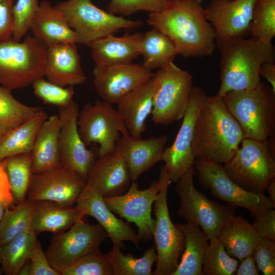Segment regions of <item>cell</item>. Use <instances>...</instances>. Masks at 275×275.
Here are the masks:
<instances>
[{"mask_svg":"<svg viewBox=\"0 0 275 275\" xmlns=\"http://www.w3.org/2000/svg\"><path fill=\"white\" fill-rule=\"evenodd\" d=\"M147 23L167 36L183 57L209 56L215 48L214 29L197 0L167 2L161 10L150 13Z\"/></svg>","mask_w":275,"mask_h":275,"instance_id":"6da1fadb","label":"cell"},{"mask_svg":"<svg viewBox=\"0 0 275 275\" xmlns=\"http://www.w3.org/2000/svg\"><path fill=\"white\" fill-rule=\"evenodd\" d=\"M244 138L242 127L222 97L217 95L207 96L195 127L191 146L195 158L226 163L234 156Z\"/></svg>","mask_w":275,"mask_h":275,"instance_id":"7a4b0ae2","label":"cell"},{"mask_svg":"<svg viewBox=\"0 0 275 275\" xmlns=\"http://www.w3.org/2000/svg\"><path fill=\"white\" fill-rule=\"evenodd\" d=\"M221 85L217 95L227 92L251 89L261 82L259 70L265 62L274 61L272 42L264 43L256 38H238L219 47Z\"/></svg>","mask_w":275,"mask_h":275,"instance_id":"3957f363","label":"cell"},{"mask_svg":"<svg viewBox=\"0 0 275 275\" xmlns=\"http://www.w3.org/2000/svg\"><path fill=\"white\" fill-rule=\"evenodd\" d=\"M222 98L245 138L266 141L275 135V92L271 86L261 81L253 89L231 91Z\"/></svg>","mask_w":275,"mask_h":275,"instance_id":"277c9868","label":"cell"},{"mask_svg":"<svg viewBox=\"0 0 275 275\" xmlns=\"http://www.w3.org/2000/svg\"><path fill=\"white\" fill-rule=\"evenodd\" d=\"M48 46L33 36L0 41V85L12 91L44 76Z\"/></svg>","mask_w":275,"mask_h":275,"instance_id":"5b68a950","label":"cell"},{"mask_svg":"<svg viewBox=\"0 0 275 275\" xmlns=\"http://www.w3.org/2000/svg\"><path fill=\"white\" fill-rule=\"evenodd\" d=\"M197 172L190 168L176 182V193L179 199L178 216L199 226L209 241L217 238L224 226L235 215L236 208L209 199L194 185Z\"/></svg>","mask_w":275,"mask_h":275,"instance_id":"8992f818","label":"cell"},{"mask_svg":"<svg viewBox=\"0 0 275 275\" xmlns=\"http://www.w3.org/2000/svg\"><path fill=\"white\" fill-rule=\"evenodd\" d=\"M54 7L64 15L77 35L79 43L88 46L121 30H134L144 25L142 21L126 19L105 11L91 0H67Z\"/></svg>","mask_w":275,"mask_h":275,"instance_id":"52a82bcc","label":"cell"},{"mask_svg":"<svg viewBox=\"0 0 275 275\" xmlns=\"http://www.w3.org/2000/svg\"><path fill=\"white\" fill-rule=\"evenodd\" d=\"M232 159L223 166L229 177L242 188L264 194L275 180V162L267 140L244 138Z\"/></svg>","mask_w":275,"mask_h":275,"instance_id":"ba28073f","label":"cell"},{"mask_svg":"<svg viewBox=\"0 0 275 275\" xmlns=\"http://www.w3.org/2000/svg\"><path fill=\"white\" fill-rule=\"evenodd\" d=\"M193 77L171 62L155 73L152 120L168 125L182 119L193 89Z\"/></svg>","mask_w":275,"mask_h":275,"instance_id":"9c48e42d","label":"cell"},{"mask_svg":"<svg viewBox=\"0 0 275 275\" xmlns=\"http://www.w3.org/2000/svg\"><path fill=\"white\" fill-rule=\"evenodd\" d=\"M161 181L158 196L154 202L156 224L153 232L157 255L154 275H172L177 269L185 246L182 230L170 218L167 202L168 188L172 182L164 166L160 169Z\"/></svg>","mask_w":275,"mask_h":275,"instance_id":"30bf717a","label":"cell"},{"mask_svg":"<svg viewBox=\"0 0 275 275\" xmlns=\"http://www.w3.org/2000/svg\"><path fill=\"white\" fill-rule=\"evenodd\" d=\"M194 167L201 185L210 189L212 196L235 208H245L254 217L268 209L275 208V203L264 194L248 191L235 183L222 164L196 158Z\"/></svg>","mask_w":275,"mask_h":275,"instance_id":"8fae6325","label":"cell"},{"mask_svg":"<svg viewBox=\"0 0 275 275\" xmlns=\"http://www.w3.org/2000/svg\"><path fill=\"white\" fill-rule=\"evenodd\" d=\"M77 128L79 135L87 147L98 143V156L114 151L121 135H130L121 117L112 105L105 101L84 104L79 111Z\"/></svg>","mask_w":275,"mask_h":275,"instance_id":"7c38bea8","label":"cell"},{"mask_svg":"<svg viewBox=\"0 0 275 275\" xmlns=\"http://www.w3.org/2000/svg\"><path fill=\"white\" fill-rule=\"evenodd\" d=\"M108 237L99 224H91L82 219L67 232L54 234L45 252L50 265L60 273L86 255L99 249Z\"/></svg>","mask_w":275,"mask_h":275,"instance_id":"4fadbf2b","label":"cell"},{"mask_svg":"<svg viewBox=\"0 0 275 275\" xmlns=\"http://www.w3.org/2000/svg\"><path fill=\"white\" fill-rule=\"evenodd\" d=\"M207 95L203 89L193 87L181 127L172 145L165 148L161 160L172 182L176 183L194 166L195 158L192 151L195 127L201 106Z\"/></svg>","mask_w":275,"mask_h":275,"instance_id":"5bb4252c","label":"cell"},{"mask_svg":"<svg viewBox=\"0 0 275 275\" xmlns=\"http://www.w3.org/2000/svg\"><path fill=\"white\" fill-rule=\"evenodd\" d=\"M161 184L159 177L144 190L138 188V183L132 181L128 189L123 194L103 197L109 209L125 218L127 223H133L138 228L141 240L151 239L156 220L151 216L152 206L157 198Z\"/></svg>","mask_w":275,"mask_h":275,"instance_id":"9a60e30c","label":"cell"},{"mask_svg":"<svg viewBox=\"0 0 275 275\" xmlns=\"http://www.w3.org/2000/svg\"><path fill=\"white\" fill-rule=\"evenodd\" d=\"M86 184L77 173L61 166L33 174L26 199L49 201L65 207H72Z\"/></svg>","mask_w":275,"mask_h":275,"instance_id":"2e32d148","label":"cell"},{"mask_svg":"<svg viewBox=\"0 0 275 275\" xmlns=\"http://www.w3.org/2000/svg\"><path fill=\"white\" fill-rule=\"evenodd\" d=\"M256 0H211L204 8L206 19L214 29L219 47L232 40L245 38L250 33Z\"/></svg>","mask_w":275,"mask_h":275,"instance_id":"e0dca14e","label":"cell"},{"mask_svg":"<svg viewBox=\"0 0 275 275\" xmlns=\"http://www.w3.org/2000/svg\"><path fill=\"white\" fill-rule=\"evenodd\" d=\"M93 85L97 94L111 104H117L132 90L155 74L142 64L132 63L111 65H95Z\"/></svg>","mask_w":275,"mask_h":275,"instance_id":"ac0fdd59","label":"cell"},{"mask_svg":"<svg viewBox=\"0 0 275 275\" xmlns=\"http://www.w3.org/2000/svg\"><path fill=\"white\" fill-rule=\"evenodd\" d=\"M78 113V105L74 101L59 109L60 156L62 166L86 180L98 153L88 149L79 135L77 123Z\"/></svg>","mask_w":275,"mask_h":275,"instance_id":"d6986e66","label":"cell"},{"mask_svg":"<svg viewBox=\"0 0 275 275\" xmlns=\"http://www.w3.org/2000/svg\"><path fill=\"white\" fill-rule=\"evenodd\" d=\"M75 207L84 215L95 218L107 234L113 244L122 248L123 241H131L138 249L142 240L129 224L117 218L105 203L104 198L93 187L86 184Z\"/></svg>","mask_w":275,"mask_h":275,"instance_id":"ffe728a7","label":"cell"},{"mask_svg":"<svg viewBox=\"0 0 275 275\" xmlns=\"http://www.w3.org/2000/svg\"><path fill=\"white\" fill-rule=\"evenodd\" d=\"M131 181L126 162L116 149L96 158L86 179V184L103 197L123 194L128 189Z\"/></svg>","mask_w":275,"mask_h":275,"instance_id":"44dd1931","label":"cell"},{"mask_svg":"<svg viewBox=\"0 0 275 275\" xmlns=\"http://www.w3.org/2000/svg\"><path fill=\"white\" fill-rule=\"evenodd\" d=\"M167 140V135L142 139L130 135H121L115 149L125 159L132 181L161 160Z\"/></svg>","mask_w":275,"mask_h":275,"instance_id":"7402d4cb","label":"cell"},{"mask_svg":"<svg viewBox=\"0 0 275 275\" xmlns=\"http://www.w3.org/2000/svg\"><path fill=\"white\" fill-rule=\"evenodd\" d=\"M44 76L49 81L63 87H74L86 81L76 43L48 46Z\"/></svg>","mask_w":275,"mask_h":275,"instance_id":"603a6c76","label":"cell"},{"mask_svg":"<svg viewBox=\"0 0 275 275\" xmlns=\"http://www.w3.org/2000/svg\"><path fill=\"white\" fill-rule=\"evenodd\" d=\"M143 34L126 33L120 37L111 35L89 46L92 58L97 65L132 63L141 56Z\"/></svg>","mask_w":275,"mask_h":275,"instance_id":"cb8c5ba5","label":"cell"},{"mask_svg":"<svg viewBox=\"0 0 275 275\" xmlns=\"http://www.w3.org/2000/svg\"><path fill=\"white\" fill-rule=\"evenodd\" d=\"M154 78L155 74L130 91L117 104V112L131 136L141 138L146 130V121L153 108Z\"/></svg>","mask_w":275,"mask_h":275,"instance_id":"d4e9b609","label":"cell"},{"mask_svg":"<svg viewBox=\"0 0 275 275\" xmlns=\"http://www.w3.org/2000/svg\"><path fill=\"white\" fill-rule=\"evenodd\" d=\"M33 36L47 46L62 43H79L78 37L64 15L48 1H42L32 21Z\"/></svg>","mask_w":275,"mask_h":275,"instance_id":"484cf974","label":"cell"},{"mask_svg":"<svg viewBox=\"0 0 275 275\" xmlns=\"http://www.w3.org/2000/svg\"><path fill=\"white\" fill-rule=\"evenodd\" d=\"M61 121L58 115L48 117L41 125L31 152L33 174L62 166L59 136Z\"/></svg>","mask_w":275,"mask_h":275,"instance_id":"4316f807","label":"cell"},{"mask_svg":"<svg viewBox=\"0 0 275 275\" xmlns=\"http://www.w3.org/2000/svg\"><path fill=\"white\" fill-rule=\"evenodd\" d=\"M217 239L230 256L241 261L253 255L262 237L253 224L243 217L234 215L222 228Z\"/></svg>","mask_w":275,"mask_h":275,"instance_id":"83f0119b","label":"cell"},{"mask_svg":"<svg viewBox=\"0 0 275 275\" xmlns=\"http://www.w3.org/2000/svg\"><path fill=\"white\" fill-rule=\"evenodd\" d=\"M35 202L31 229L36 235L44 232L64 231L84 216L76 207H65L49 201Z\"/></svg>","mask_w":275,"mask_h":275,"instance_id":"f1b7e54d","label":"cell"},{"mask_svg":"<svg viewBox=\"0 0 275 275\" xmlns=\"http://www.w3.org/2000/svg\"><path fill=\"white\" fill-rule=\"evenodd\" d=\"M176 225L182 231L185 246L180 260L172 275H203V262L209 244L206 234L198 225L189 222Z\"/></svg>","mask_w":275,"mask_h":275,"instance_id":"f546056e","label":"cell"},{"mask_svg":"<svg viewBox=\"0 0 275 275\" xmlns=\"http://www.w3.org/2000/svg\"><path fill=\"white\" fill-rule=\"evenodd\" d=\"M48 117L47 114L42 109L0 140V160L12 155L31 152L38 131Z\"/></svg>","mask_w":275,"mask_h":275,"instance_id":"4dcf8cb0","label":"cell"},{"mask_svg":"<svg viewBox=\"0 0 275 275\" xmlns=\"http://www.w3.org/2000/svg\"><path fill=\"white\" fill-rule=\"evenodd\" d=\"M178 52L171 40L152 29L143 35L141 53L143 65L149 70L159 69L173 62Z\"/></svg>","mask_w":275,"mask_h":275,"instance_id":"1f68e13d","label":"cell"},{"mask_svg":"<svg viewBox=\"0 0 275 275\" xmlns=\"http://www.w3.org/2000/svg\"><path fill=\"white\" fill-rule=\"evenodd\" d=\"M36 236L31 229L0 246L1 265L5 274L19 275L23 267L29 261L37 240Z\"/></svg>","mask_w":275,"mask_h":275,"instance_id":"d6a6232c","label":"cell"},{"mask_svg":"<svg viewBox=\"0 0 275 275\" xmlns=\"http://www.w3.org/2000/svg\"><path fill=\"white\" fill-rule=\"evenodd\" d=\"M11 92L0 85V140L42 109L41 107L30 106L19 102Z\"/></svg>","mask_w":275,"mask_h":275,"instance_id":"836d02e7","label":"cell"},{"mask_svg":"<svg viewBox=\"0 0 275 275\" xmlns=\"http://www.w3.org/2000/svg\"><path fill=\"white\" fill-rule=\"evenodd\" d=\"M120 248L113 244L107 253L113 275H152V267L157 260L155 246L146 250L142 257L136 258L132 255L124 254Z\"/></svg>","mask_w":275,"mask_h":275,"instance_id":"e575fe53","label":"cell"},{"mask_svg":"<svg viewBox=\"0 0 275 275\" xmlns=\"http://www.w3.org/2000/svg\"><path fill=\"white\" fill-rule=\"evenodd\" d=\"M35 202L25 199L7 208L0 222V246L31 229Z\"/></svg>","mask_w":275,"mask_h":275,"instance_id":"d590c367","label":"cell"},{"mask_svg":"<svg viewBox=\"0 0 275 275\" xmlns=\"http://www.w3.org/2000/svg\"><path fill=\"white\" fill-rule=\"evenodd\" d=\"M4 160L14 203L18 204L26 199L33 175L31 152L12 155Z\"/></svg>","mask_w":275,"mask_h":275,"instance_id":"8d00e7d4","label":"cell"},{"mask_svg":"<svg viewBox=\"0 0 275 275\" xmlns=\"http://www.w3.org/2000/svg\"><path fill=\"white\" fill-rule=\"evenodd\" d=\"M252 37L264 43L275 36V0H256L250 24Z\"/></svg>","mask_w":275,"mask_h":275,"instance_id":"74e56055","label":"cell"},{"mask_svg":"<svg viewBox=\"0 0 275 275\" xmlns=\"http://www.w3.org/2000/svg\"><path fill=\"white\" fill-rule=\"evenodd\" d=\"M239 260L230 256L217 238L209 241L204 257L203 275L234 274Z\"/></svg>","mask_w":275,"mask_h":275,"instance_id":"f35d334b","label":"cell"},{"mask_svg":"<svg viewBox=\"0 0 275 275\" xmlns=\"http://www.w3.org/2000/svg\"><path fill=\"white\" fill-rule=\"evenodd\" d=\"M32 85L36 97L46 104L60 108L68 106L73 101V86L63 87L45 79L43 77L35 80Z\"/></svg>","mask_w":275,"mask_h":275,"instance_id":"ab89813d","label":"cell"},{"mask_svg":"<svg viewBox=\"0 0 275 275\" xmlns=\"http://www.w3.org/2000/svg\"><path fill=\"white\" fill-rule=\"evenodd\" d=\"M61 275H113L107 254L100 249L81 257Z\"/></svg>","mask_w":275,"mask_h":275,"instance_id":"60d3db41","label":"cell"},{"mask_svg":"<svg viewBox=\"0 0 275 275\" xmlns=\"http://www.w3.org/2000/svg\"><path fill=\"white\" fill-rule=\"evenodd\" d=\"M37 0H18L13 7L12 38L17 41L30 31V25L38 8Z\"/></svg>","mask_w":275,"mask_h":275,"instance_id":"b9f144b4","label":"cell"},{"mask_svg":"<svg viewBox=\"0 0 275 275\" xmlns=\"http://www.w3.org/2000/svg\"><path fill=\"white\" fill-rule=\"evenodd\" d=\"M166 3L164 0H111L106 11L123 17L138 11L156 12L161 10Z\"/></svg>","mask_w":275,"mask_h":275,"instance_id":"7bdbcfd3","label":"cell"},{"mask_svg":"<svg viewBox=\"0 0 275 275\" xmlns=\"http://www.w3.org/2000/svg\"><path fill=\"white\" fill-rule=\"evenodd\" d=\"M257 267L264 275L275 274V240L262 238L253 253Z\"/></svg>","mask_w":275,"mask_h":275,"instance_id":"ee69618b","label":"cell"},{"mask_svg":"<svg viewBox=\"0 0 275 275\" xmlns=\"http://www.w3.org/2000/svg\"><path fill=\"white\" fill-rule=\"evenodd\" d=\"M29 275H61L50 264L40 243L37 239L30 257Z\"/></svg>","mask_w":275,"mask_h":275,"instance_id":"f6af8a7d","label":"cell"},{"mask_svg":"<svg viewBox=\"0 0 275 275\" xmlns=\"http://www.w3.org/2000/svg\"><path fill=\"white\" fill-rule=\"evenodd\" d=\"M253 226L262 238L275 240V210L268 209L255 217Z\"/></svg>","mask_w":275,"mask_h":275,"instance_id":"bcb514c9","label":"cell"},{"mask_svg":"<svg viewBox=\"0 0 275 275\" xmlns=\"http://www.w3.org/2000/svg\"><path fill=\"white\" fill-rule=\"evenodd\" d=\"M15 0H0V41L12 38Z\"/></svg>","mask_w":275,"mask_h":275,"instance_id":"7dc6e473","label":"cell"},{"mask_svg":"<svg viewBox=\"0 0 275 275\" xmlns=\"http://www.w3.org/2000/svg\"><path fill=\"white\" fill-rule=\"evenodd\" d=\"M14 204L11 187L5 169L4 159L0 160V222L5 210Z\"/></svg>","mask_w":275,"mask_h":275,"instance_id":"c3c4849f","label":"cell"},{"mask_svg":"<svg viewBox=\"0 0 275 275\" xmlns=\"http://www.w3.org/2000/svg\"><path fill=\"white\" fill-rule=\"evenodd\" d=\"M235 272L236 275H259L260 274L253 255H249L240 261Z\"/></svg>","mask_w":275,"mask_h":275,"instance_id":"681fc988","label":"cell"},{"mask_svg":"<svg viewBox=\"0 0 275 275\" xmlns=\"http://www.w3.org/2000/svg\"><path fill=\"white\" fill-rule=\"evenodd\" d=\"M260 76L264 77L270 84L275 92V64L274 61L263 63L259 70Z\"/></svg>","mask_w":275,"mask_h":275,"instance_id":"f907efd6","label":"cell"},{"mask_svg":"<svg viewBox=\"0 0 275 275\" xmlns=\"http://www.w3.org/2000/svg\"><path fill=\"white\" fill-rule=\"evenodd\" d=\"M268 147L269 152L274 159L275 158V135L269 137L267 140Z\"/></svg>","mask_w":275,"mask_h":275,"instance_id":"816d5d0a","label":"cell"},{"mask_svg":"<svg viewBox=\"0 0 275 275\" xmlns=\"http://www.w3.org/2000/svg\"><path fill=\"white\" fill-rule=\"evenodd\" d=\"M266 190L269 194L268 197L275 203V180L269 185Z\"/></svg>","mask_w":275,"mask_h":275,"instance_id":"f5cc1de1","label":"cell"},{"mask_svg":"<svg viewBox=\"0 0 275 275\" xmlns=\"http://www.w3.org/2000/svg\"><path fill=\"white\" fill-rule=\"evenodd\" d=\"M4 273L2 267L1 265V254H0V274H2Z\"/></svg>","mask_w":275,"mask_h":275,"instance_id":"db71d44e","label":"cell"},{"mask_svg":"<svg viewBox=\"0 0 275 275\" xmlns=\"http://www.w3.org/2000/svg\"><path fill=\"white\" fill-rule=\"evenodd\" d=\"M165 1V2H171V1H174V0H164Z\"/></svg>","mask_w":275,"mask_h":275,"instance_id":"11a10c76","label":"cell"},{"mask_svg":"<svg viewBox=\"0 0 275 275\" xmlns=\"http://www.w3.org/2000/svg\"><path fill=\"white\" fill-rule=\"evenodd\" d=\"M198 2H199L200 3H202V2L204 0H197Z\"/></svg>","mask_w":275,"mask_h":275,"instance_id":"9f6ffc18","label":"cell"}]
</instances>
